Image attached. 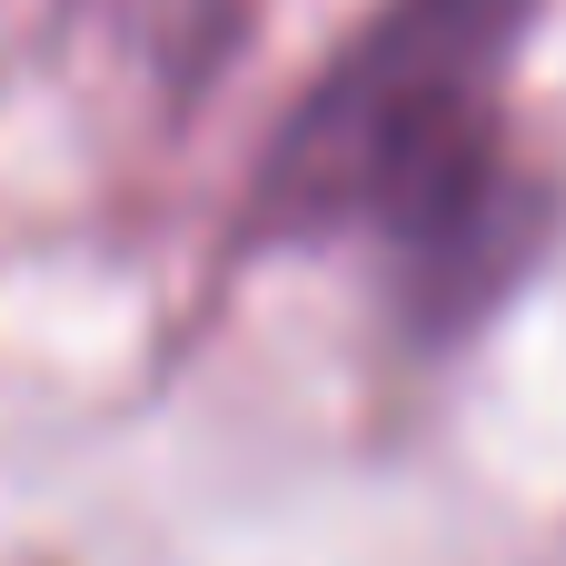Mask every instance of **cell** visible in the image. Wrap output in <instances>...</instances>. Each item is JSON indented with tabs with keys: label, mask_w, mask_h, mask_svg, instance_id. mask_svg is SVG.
I'll list each match as a JSON object with an SVG mask.
<instances>
[{
	"label": "cell",
	"mask_w": 566,
	"mask_h": 566,
	"mask_svg": "<svg viewBox=\"0 0 566 566\" xmlns=\"http://www.w3.org/2000/svg\"><path fill=\"white\" fill-rule=\"evenodd\" d=\"M547 0H378L249 159V249H348L418 348H468L547 259L557 189L507 139Z\"/></svg>",
	"instance_id": "6da1fadb"
}]
</instances>
